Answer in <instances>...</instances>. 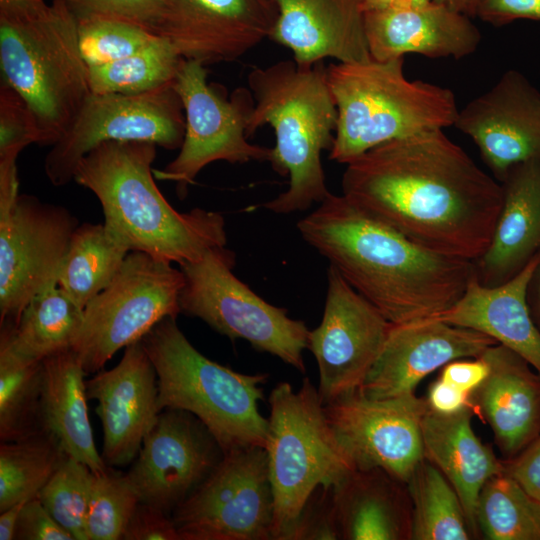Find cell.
<instances>
[{
	"instance_id": "cell-1",
	"label": "cell",
	"mask_w": 540,
	"mask_h": 540,
	"mask_svg": "<svg viewBox=\"0 0 540 540\" xmlns=\"http://www.w3.org/2000/svg\"><path fill=\"white\" fill-rule=\"evenodd\" d=\"M342 194L412 242L476 262L503 202L502 183L443 130L380 144L346 164Z\"/></svg>"
},
{
	"instance_id": "cell-2",
	"label": "cell",
	"mask_w": 540,
	"mask_h": 540,
	"mask_svg": "<svg viewBox=\"0 0 540 540\" xmlns=\"http://www.w3.org/2000/svg\"><path fill=\"white\" fill-rule=\"evenodd\" d=\"M297 229L394 325L440 315L460 299L476 273L474 262L412 242L343 194L329 193Z\"/></svg>"
},
{
	"instance_id": "cell-3",
	"label": "cell",
	"mask_w": 540,
	"mask_h": 540,
	"mask_svg": "<svg viewBox=\"0 0 540 540\" xmlns=\"http://www.w3.org/2000/svg\"><path fill=\"white\" fill-rule=\"evenodd\" d=\"M156 154L157 145L150 142H103L79 161L73 180L94 193L105 227L129 251L180 266L226 246L220 213L202 208L181 213L162 195L152 169Z\"/></svg>"
},
{
	"instance_id": "cell-4",
	"label": "cell",
	"mask_w": 540,
	"mask_h": 540,
	"mask_svg": "<svg viewBox=\"0 0 540 540\" xmlns=\"http://www.w3.org/2000/svg\"><path fill=\"white\" fill-rule=\"evenodd\" d=\"M254 106L249 137L264 125L275 134L269 162L289 176L286 191L263 207L276 214L305 211L330 193L321 154L331 150L338 112L322 62L300 66L293 59L254 68L247 77Z\"/></svg>"
},
{
	"instance_id": "cell-5",
	"label": "cell",
	"mask_w": 540,
	"mask_h": 540,
	"mask_svg": "<svg viewBox=\"0 0 540 540\" xmlns=\"http://www.w3.org/2000/svg\"><path fill=\"white\" fill-rule=\"evenodd\" d=\"M404 58L335 63L326 68L338 118L329 159L347 164L388 141L453 126L452 90L408 80Z\"/></svg>"
},
{
	"instance_id": "cell-6",
	"label": "cell",
	"mask_w": 540,
	"mask_h": 540,
	"mask_svg": "<svg viewBox=\"0 0 540 540\" xmlns=\"http://www.w3.org/2000/svg\"><path fill=\"white\" fill-rule=\"evenodd\" d=\"M158 380L160 411L179 409L196 416L223 453L265 447L268 419L258 409L268 374H243L200 353L176 318L160 321L142 339Z\"/></svg>"
},
{
	"instance_id": "cell-7",
	"label": "cell",
	"mask_w": 540,
	"mask_h": 540,
	"mask_svg": "<svg viewBox=\"0 0 540 540\" xmlns=\"http://www.w3.org/2000/svg\"><path fill=\"white\" fill-rule=\"evenodd\" d=\"M0 66L34 116L39 145H54L92 93L76 18L61 0L34 19L0 18Z\"/></svg>"
},
{
	"instance_id": "cell-8",
	"label": "cell",
	"mask_w": 540,
	"mask_h": 540,
	"mask_svg": "<svg viewBox=\"0 0 540 540\" xmlns=\"http://www.w3.org/2000/svg\"><path fill=\"white\" fill-rule=\"evenodd\" d=\"M269 405L264 449L274 499L272 539L278 540L318 487L334 486L355 466L335 436L309 378L297 391L288 382L277 384Z\"/></svg>"
},
{
	"instance_id": "cell-9",
	"label": "cell",
	"mask_w": 540,
	"mask_h": 540,
	"mask_svg": "<svg viewBox=\"0 0 540 540\" xmlns=\"http://www.w3.org/2000/svg\"><path fill=\"white\" fill-rule=\"evenodd\" d=\"M235 262V253L220 246L180 265L184 275L181 313L203 320L232 340H246L255 350L272 354L304 373L303 351L308 348L310 330L235 276Z\"/></svg>"
},
{
	"instance_id": "cell-10",
	"label": "cell",
	"mask_w": 540,
	"mask_h": 540,
	"mask_svg": "<svg viewBox=\"0 0 540 540\" xmlns=\"http://www.w3.org/2000/svg\"><path fill=\"white\" fill-rule=\"evenodd\" d=\"M183 285V272L172 263L130 251L111 283L83 309L71 349L86 374L102 370L163 319L177 318Z\"/></svg>"
},
{
	"instance_id": "cell-11",
	"label": "cell",
	"mask_w": 540,
	"mask_h": 540,
	"mask_svg": "<svg viewBox=\"0 0 540 540\" xmlns=\"http://www.w3.org/2000/svg\"><path fill=\"white\" fill-rule=\"evenodd\" d=\"M172 86L184 109V138L175 159L153 173L158 180L175 182L181 199L199 172L212 162L269 161L271 148L247 140L248 118L254 106L249 91L237 89L227 99L208 83L205 65L194 60H184Z\"/></svg>"
},
{
	"instance_id": "cell-12",
	"label": "cell",
	"mask_w": 540,
	"mask_h": 540,
	"mask_svg": "<svg viewBox=\"0 0 540 540\" xmlns=\"http://www.w3.org/2000/svg\"><path fill=\"white\" fill-rule=\"evenodd\" d=\"M171 517L181 540H272L274 499L265 449L224 453Z\"/></svg>"
},
{
	"instance_id": "cell-13",
	"label": "cell",
	"mask_w": 540,
	"mask_h": 540,
	"mask_svg": "<svg viewBox=\"0 0 540 540\" xmlns=\"http://www.w3.org/2000/svg\"><path fill=\"white\" fill-rule=\"evenodd\" d=\"M185 133L182 102L172 85L126 95L91 93L44 160L55 186L73 180L79 161L107 141H141L167 150L180 148Z\"/></svg>"
},
{
	"instance_id": "cell-14",
	"label": "cell",
	"mask_w": 540,
	"mask_h": 540,
	"mask_svg": "<svg viewBox=\"0 0 540 540\" xmlns=\"http://www.w3.org/2000/svg\"><path fill=\"white\" fill-rule=\"evenodd\" d=\"M78 225L65 207L26 194L0 214V326H15L29 301L57 281Z\"/></svg>"
},
{
	"instance_id": "cell-15",
	"label": "cell",
	"mask_w": 540,
	"mask_h": 540,
	"mask_svg": "<svg viewBox=\"0 0 540 540\" xmlns=\"http://www.w3.org/2000/svg\"><path fill=\"white\" fill-rule=\"evenodd\" d=\"M426 399L415 393L370 398L359 391L324 404L325 414L355 469H381L407 483L423 460Z\"/></svg>"
},
{
	"instance_id": "cell-16",
	"label": "cell",
	"mask_w": 540,
	"mask_h": 540,
	"mask_svg": "<svg viewBox=\"0 0 540 540\" xmlns=\"http://www.w3.org/2000/svg\"><path fill=\"white\" fill-rule=\"evenodd\" d=\"M392 327L384 315L329 265L321 323L309 331L308 348L319 370L324 404L360 389Z\"/></svg>"
},
{
	"instance_id": "cell-17",
	"label": "cell",
	"mask_w": 540,
	"mask_h": 540,
	"mask_svg": "<svg viewBox=\"0 0 540 540\" xmlns=\"http://www.w3.org/2000/svg\"><path fill=\"white\" fill-rule=\"evenodd\" d=\"M223 455L196 416L184 410L165 409L146 434L126 476L140 502L171 515L209 476Z\"/></svg>"
},
{
	"instance_id": "cell-18",
	"label": "cell",
	"mask_w": 540,
	"mask_h": 540,
	"mask_svg": "<svg viewBox=\"0 0 540 540\" xmlns=\"http://www.w3.org/2000/svg\"><path fill=\"white\" fill-rule=\"evenodd\" d=\"M276 20L275 0H164L153 32L206 65L239 59L271 37Z\"/></svg>"
},
{
	"instance_id": "cell-19",
	"label": "cell",
	"mask_w": 540,
	"mask_h": 540,
	"mask_svg": "<svg viewBox=\"0 0 540 540\" xmlns=\"http://www.w3.org/2000/svg\"><path fill=\"white\" fill-rule=\"evenodd\" d=\"M453 126L473 140L500 182L516 165L540 161V91L517 70L459 109Z\"/></svg>"
},
{
	"instance_id": "cell-20",
	"label": "cell",
	"mask_w": 540,
	"mask_h": 540,
	"mask_svg": "<svg viewBox=\"0 0 540 540\" xmlns=\"http://www.w3.org/2000/svg\"><path fill=\"white\" fill-rule=\"evenodd\" d=\"M86 392L88 399L97 401L103 460L109 467L128 465L161 412L157 373L142 341L127 346L115 367L87 380Z\"/></svg>"
},
{
	"instance_id": "cell-21",
	"label": "cell",
	"mask_w": 540,
	"mask_h": 540,
	"mask_svg": "<svg viewBox=\"0 0 540 540\" xmlns=\"http://www.w3.org/2000/svg\"><path fill=\"white\" fill-rule=\"evenodd\" d=\"M494 344L497 342L488 335L435 318L392 324L358 391L370 398L413 393L431 372L456 359L478 357Z\"/></svg>"
},
{
	"instance_id": "cell-22",
	"label": "cell",
	"mask_w": 540,
	"mask_h": 540,
	"mask_svg": "<svg viewBox=\"0 0 540 540\" xmlns=\"http://www.w3.org/2000/svg\"><path fill=\"white\" fill-rule=\"evenodd\" d=\"M271 39L293 53L300 66L326 58L342 63L372 59L365 31L363 0H275Z\"/></svg>"
},
{
	"instance_id": "cell-23",
	"label": "cell",
	"mask_w": 540,
	"mask_h": 540,
	"mask_svg": "<svg viewBox=\"0 0 540 540\" xmlns=\"http://www.w3.org/2000/svg\"><path fill=\"white\" fill-rule=\"evenodd\" d=\"M365 31L370 55L379 61L411 53L459 59L475 52L481 41L470 17L435 2L365 11Z\"/></svg>"
},
{
	"instance_id": "cell-24",
	"label": "cell",
	"mask_w": 540,
	"mask_h": 540,
	"mask_svg": "<svg viewBox=\"0 0 540 540\" xmlns=\"http://www.w3.org/2000/svg\"><path fill=\"white\" fill-rule=\"evenodd\" d=\"M539 264L540 252L516 275L496 286L483 285L475 273L460 299L431 318L488 335L540 374V330L527 304L528 288Z\"/></svg>"
},
{
	"instance_id": "cell-25",
	"label": "cell",
	"mask_w": 540,
	"mask_h": 540,
	"mask_svg": "<svg viewBox=\"0 0 540 540\" xmlns=\"http://www.w3.org/2000/svg\"><path fill=\"white\" fill-rule=\"evenodd\" d=\"M481 356L489 372L471 400L490 425L499 449L514 457L540 435V374L501 344L488 347Z\"/></svg>"
},
{
	"instance_id": "cell-26",
	"label": "cell",
	"mask_w": 540,
	"mask_h": 540,
	"mask_svg": "<svg viewBox=\"0 0 540 540\" xmlns=\"http://www.w3.org/2000/svg\"><path fill=\"white\" fill-rule=\"evenodd\" d=\"M501 183L503 202L490 244L474 262L486 286L512 278L540 252V161L516 165Z\"/></svg>"
},
{
	"instance_id": "cell-27",
	"label": "cell",
	"mask_w": 540,
	"mask_h": 540,
	"mask_svg": "<svg viewBox=\"0 0 540 540\" xmlns=\"http://www.w3.org/2000/svg\"><path fill=\"white\" fill-rule=\"evenodd\" d=\"M471 406L441 414L428 408L421 422L424 458L436 466L457 492L469 528L477 529L476 510L486 482L505 466L475 434Z\"/></svg>"
},
{
	"instance_id": "cell-28",
	"label": "cell",
	"mask_w": 540,
	"mask_h": 540,
	"mask_svg": "<svg viewBox=\"0 0 540 540\" xmlns=\"http://www.w3.org/2000/svg\"><path fill=\"white\" fill-rule=\"evenodd\" d=\"M84 371L71 348L42 360L41 429L51 434L66 455L94 473L108 469L95 445L88 417Z\"/></svg>"
},
{
	"instance_id": "cell-29",
	"label": "cell",
	"mask_w": 540,
	"mask_h": 540,
	"mask_svg": "<svg viewBox=\"0 0 540 540\" xmlns=\"http://www.w3.org/2000/svg\"><path fill=\"white\" fill-rule=\"evenodd\" d=\"M381 469H354L332 487L341 539L410 538L411 514L397 486Z\"/></svg>"
},
{
	"instance_id": "cell-30",
	"label": "cell",
	"mask_w": 540,
	"mask_h": 540,
	"mask_svg": "<svg viewBox=\"0 0 540 540\" xmlns=\"http://www.w3.org/2000/svg\"><path fill=\"white\" fill-rule=\"evenodd\" d=\"M129 252L104 223L80 224L71 236L57 284L83 310L111 283Z\"/></svg>"
},
{
	"instance_id": "cell-31",
	"label": "cell",
	"mask_w": 540,
	"mask_h": 540,
	"mask_svg": "<svg viewBox=\"0 0 540 540\" xmlns=\"http://www.w3.org/2000/svg\"><path fill=\"white\" fill-rule=\"evenodd\" d=\"M82 319L83 310L54 281L29 301L15 326L1 325V334L19 353L43 360L71 348Z\"/></svg>"
},
{
	"instance_id": "cell-32",
	"label": "cell",
	"mask_w": 540,
	"mask_h": 540,
	"mask_svg": "<svg viewBox=\"0 0 540 540\" xmlns=\"http://www.w3.org/2000/svg\"><path fill=\"white\" fill-rule=\"evenodd\" d=\"M407 485L413 507L410 539L470 538V528L460 498L436 466L423 458Z\"/></svg>"
},
{
	"instance_id": "cell-33",
	"label": "cell",
	"mask_w": 540,
	"mask_h": 540,
	"mask_svg": "<svg viewBox=\"0 0 540 540\" xmlns=\"http://www.w3.org/2000/svg\"><path fill=\"white\" fill-rule=\"evenodd\" d=\"M42 360L19 353L0 334V439L13 441L41 429Z\"/></svg>"
},
{
	"instance_id": "cell-34",
	"label": "cell",
	"mask_w": 540,
	"mask_h": 540,
	"mask_svg": "<svg viewBox=\"0 0 540 540\" xmlns=\"http://www.w3.org/2000/svg\"><path fill=\"white\" fill-rule=\"evenodd\" d=\"M65 457L57 440L44 430L1 442L0 512L37 497Z\"/></svg>"
},
{
	"instance_id": "cell-35",
	"label": "cell",
	"mask_w": 540,
	"mask_h": 540,
	"mask_svg": "<svg viewBox=\"0 0 540 540\" xmlns=\"http://www.w3.org/2000/svg\"><path fill=\"white\" fill-rule=\"evenodd\" d=\"M184 60L166 38L157 36L127 57L90 66L91 92L135 95L172 85Z\"/></svg>"
},
{
	"instance_id": "cell-36",
	"label": "cell",
	"mask_w": 540,
	"mask_h": 540,
	"mask_svg": "<svg viewBox=\"0 0 540 540\" xmlns=\"http://www.w3.org/2000/svg\"><path fill=\"white\" fill-rule=\"evenodd\" d=\"M476 523L487 539L540 540V502L503 472L482 488Z\"/></svg>"
},
{
	"instance_id": "cell-37",
	"label": "cell",
	"mask_w": 540,
	"mask_h": 540,
	"mask_svg": "<svg viewBox=\"0 0 540 540\" xmlns=\"http://www.w3.org/2000/svg\"><path fill=\"white\" fill-rule=\"evenodd\" d=\"M93 471L66 455L39 492V499L53 518L74 540H87L86 518Z\"/></svg>"
},
{
	"instance_id": "cell-38",
	"label": "cell",
	"mask_w": 540,
	"mask_h": 540,
	"mask_svg": "<svg viewBox=\"0 0 540 540\" xmlns=\"http://www.w3.org/2000/svg\"><path fill=\"white\" fill-rule=\"evenodd\" d=\"M140 502L126 474L93 472L86 518L87 540H119Z\"/></svg>"
},
{
	"instance_id": "cell-39",
	"label": "cell",
	"mask_w": 540,
	"mask_h": 540,
	"mask_svg": "<svg viewBox=\"0 0 540 540\" xmlns=\"http://www.w3.org/2000/svg\"><path fill=\"white\" fill-rule=\"evenodd\" d=\"M74 15L80 51L89 67L127 57L158 36L143 26L124 20L92 14Z\"/></svg>"
},
{
	"instance_id": "cell-40",
	"label": "cell",
	"mask_w": 540,
	"mask_h": 540,
	"mask_svg": "<svg viewBox=\"0 0 540 540\" xmlns=\"http://www.w3.org/2000/svg\"><path fill=\"white\" fill-rule=\"evenodd\" d=\"M39 141L36 121L25 100L9 85L0 86V161L17 160L28 145Z\"/></svg>"
},
{
	"instance_id": "cell-41",
	"label": "cell",
	"mask_w": 540,
	"mask_h": 540,
	"mask_svg": "<svg viewBox=\"0 0 540 540\" xmlns=\"http://www.w3.org/2000/svg\"><path fill=\"white\" fill-rule=\"evenodd\" d=\"M332 487H318L278 540L341 539Z\"/></svg>"
},
{
	"instance_id": "cell-42",
	"label": "cell",
	"mask_w": 540,
	"mask_h": 540,
	"mask_svg": "<svg viewBox=\"0 0 540 540\" xmlns=\"http://www.w3.org/2000/svg\"><path fill=\"white\" fill-rule=\"evenodd\" d=\"M75 14L112 17L143 26L153 32L164 0H61ZM154 33V32H153Z\"/></svg>"
},
{
	"instance_id": "cell-43",
	"label": "cell",
	"mask_w": 540,
	"mask_h": 540,
	"mask_svg": "<svg viewBox=\"0 0 540 540\" xmlns=\"http://www.w3.org/2000/svg\"><path fill=\"white\" fill-rule=\"evenodd\" d=\"M122 539L181 540L171 515L144 502H139L135 508Z\"/></svg>"
},
{
	"instance_id": "cell-44",
	"label": "cell",
	"mask_w": 540,
	"mask_h": 540,
	"mask_svg": "<svg viewBox=\"0 0 540 540\" xmlns=\"http://www.w3.org/2000/svg\"><path fill=\"white\" fill-rule=\"evenodd\" d=\"M17 540H74L44 507L39 497L24 502L16 527Z\"/></svg>"
},
{
	"instance_id": "cell-45",
	"label": "cell",
	"mask_w": 540,
	"mask_h": 540,
	"mask_svg": "<svg viewBox=\"0 0 540 540\" xmlns=\"http://www.w3.org/2000/svg\"><path fill=\"white\" fill-rule=\"evenodd\" d=\"M477 17L494 26L520 19L540 21V0H482Z\"/></svg>"
},
{
	"instance_id": "cell-46",
	"label": "cell",
	"mask_w": 540,
	"mask_h": 540,
	"mask_svg": "<svg viewBox=\"0 0 540 540\" xmlns=\"http://www.w3.org/2000/svg\"><path fill=\"white\" fill-rule=\"evenodd\" d=\"M504 472L540 502V435L505 466Z\"/></svg>"
},
{
	"instance_id": "cell-47",
	"label": "cell",
	"mask_w": 540,
	"mask_h": 540,
	"mask_svg": "<svg viewBox=\"0 0 540 540\" xmlns=\"http://www.w3.org/2000/svg\"><path fill=\"white\" fill-rule=\"evenodd\" d=\"M442 368L440 379L470 394L480 386L489 372L488 363L481 355L456 359Z\"/></svg>"
},
{
	"instance_id": "cell-48",
	"label": "cell",
	"mask_w": 540,
	"mask_h": 540,
	"mask_svg": "<svg viewBox=\"0 0 540 540\" xmlns=\"http://www.w3.org/2000/svg\"><path fill=\"white\" fill-rule=\"evenodd\" d=\"M428 407L441 414L457 413L471 406V394L438 378L430 387Z\"/></svg>"
},
{
	"instance_id": "cell-49",
	"label": "cell",
	"mask_w": 540,
	"mask_h": 540,
	"mask_svg": "<svg viewBox=\"0 0 540 540\" xmlns=\"http://www.w3.org/2000/svg\"><path fill=\"white\" fill-rule=\"evenodd\" d=\"M49 8L44 0H0V18L34 19L47 13Z\"/></svg>"
},
{
	"instance_id": "cell-50",
	"label": "cell",
	"mask_w": 540,
	"mask_h": 540,
	"mask_svg": "<svg viewBox=\"0 0 540 540\" xmlns=\"http://www.w3.org/2000/svg\"><path fill=\"white\" fill-rule=\"evenodd\" d=\"M15 160L0 161V214L9 211L19 196Z\"/></svg>"
},
{
	"instance_id": "cell-51",
	"label": "cell",
	"mask_w": 540,
	"mask_h": 540,
	"mask_svg": "<svg viewBox=\"0 0 540 540\" xmlns=\"http://www.w3.org/2000/svg\"><path fill=\"white\" fill-rule=\"evenodd\" d=\"M26 502V501H25ZM24 502L13 505L0 514V540H14L19 514Z\"/></svg>"
},
{
	"instance_id": "cell-52",
	"label": "cell",
	"mask_w": 540,
	"mask_h": 540,
	"mask_svg": "<svg viewBox=\"0 0 540 540\" xmlns=\"http://www.w3.org/2000/svg\"><path fill=\"white\" fill-rule=\"evenodd\" d=\"M365 11L415 7L433 0H363Z\"/></svg>"
},
{
	"instance_id": "cell-53",
	"label": "cell",
	"mask_w": 540,
	"mask_h": 540,
	"mask_svg": "<svg viewBox=\"0 0 540 540\" xmlns=\"http://www.w3.org/2000/svg\"><path fill=\"white\" fill-rule=\"evenodd\" d=\"M482 0H433V2L448 7L468 17L477 16V11Z\"/></svg>"
},
{
	"instance_id": "cell-54",
	"label": "cell",
	"mask_w": 540,
	"mask_h": 540,
	"mask_svg": "<svg viewBox=\"0 0 540 540\" xmlns=\"http://www.w3.org/2000/svg\"><path fill=\"white\" fill-rule=\"evenodd\" d=\"M535 275L537 276V310H538V314H539V319H540V264L535 272Z\"/></svg>"
}]
</instances>
